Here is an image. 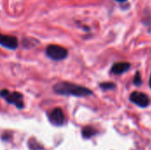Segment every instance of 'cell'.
Masks as SVG:
<instances>
[{"label": "cell", "instance_id": "6da1fadb", "mask_svg": "<svg viewBox=\"0 0 151 150\" xmlns=\"http://www.w3.org/2000/svg\"><path fill=\"white\" fill-rule=\"evenodd\" d=\"M53 90L55 93L62 95H72L77 97H85L93 95V92L85 87L74 83L61 81L54 85Z\"/></svg>", "mask_w": 151, "mask_h": 150}, {"label": "cell", "instance_id": "7a4b0ae2", "mask_svg": "<svg viewBox=\"0 0 151 150\" xmlns=\"http://www.w3.org/2000/svg\"><path fill=\"white\" fill-rule=\"evenodd\" d=\"M0 96L4 98L8 103L14 104L18 109L24 108L23 95L19 92H10L7 89H3L0 91Z\"/></svg>", "mask_w": 151, "mask_h": 150}, {"label": "cell", "instance_id": "3957f363", "mask_svg": "<svg viewBox=\"0 0 151 150\" xmlns=\"http://www.w3.org/2000/svg\"><path fill=\"white\" fill-rule=\"evenodd\" d=\"M46 55L52 60L59 61L65 59L68 56V50L62 46L50 44L46 48Z\"/></svg>", "mask_w": 151, "mask_h": 150}, {"label": "cell", "instance_id": "277c9868", "mask_svg": "<svg viewBox=\"0 0 151 150\" xmlns=\"http://www.w3.org/2000/svg\"><path fill=\"white\" fill-rule=\"evenodd\" d=\"M130 101L134 103L135 105L141 107V108H146L150 104V98L149 96L142 92H133L129 96Z\"/></svg>", "mask_w": 151, "mask_h": 150}, {"label": "cell", "instance_id": "5b68a950", "mask_svg": "<svg viewBox=\"0 0 151 150\" xmlns=\"http://www.w3.org/2000/svg\"><path fill=\"white\" fill-rule=\"evenodd\" d=\"M0 45L6 49L14 50L18 48V45H19L18 39L15 36L6 35V34H3L0 33Z\"/></svg>", "mask_w": 151, "mask_h": 150}, {"label": "cell", "instance_id": "8992f818", "mask_svg": "<svg viewBox=\"0 0 151 150\" xmlns=\"http://www.w3.org/2000/svg\"><path fill=\"white\" fill-rule=\"evenodd\" d=\"M130 68H131L130 63L118 62V63L113 64V65L111 66V72L115 75H120V74H123V73L127 72V71H129Z\"/></svg>", "mask_w": 151, "mask_h": 150}, {"label": "cell", "instance_id": "52a82bcc", "mask_svg": "<svg viewBox=\"0 0 151 150\" xmlns=\"http://www.w3.org/2000/svg\"><path fill=\"white\" fill-rule=\"evenodd\" d=\"M50 120L55 126H61L65 121V117L62 110L60 108L54 109L50 114Z\"/></svg>", "mask_w": 151, "mask_h": 150}, {"label": "cell", "instance_id": "ba28073f", "mask_svg": "<svg viewBox=\"0 0 151 150\" xmlns=\"http://www.w3.org/2000/svg\"><path fill=\"white\" fill-rule=\"evenodd\" d=\"M96 133V131L91 126H86L82 130V135L84 138H90Z\"/></svg>", "mask_w": 151, "mask_h": 150}, {"label": "cell", "instance_id": "9c48e42d", "mask_svg": "<svg viewBox=\"0 0 151 150\" xmlns=\"http://www.w3.org/2000/svg\"><path fill=\"white\" fill-rule=\"evenodd\" d=\"M99 87L104 90V91H108V90H113L116 88V84L113 82H103L100 83Z\"/></svg>", "mask_w": 151, "mask_h": 150}, {"label": "cell", "instance_id": "30bf717a", "mask_svg": "<svg viewBox=\"0 0 151 150\" xmlns=\"http://www.w3.org/2000/svg\"><path fill=\"white\" fill-rule=\"evenodd\" d=\"M133 83H134L135 86H137V87H139V86H141V85L142 84V80L141 72H140L139 71H137V72H135V75H134V77Z\"/></svg>", "mask_w": 151, "mask_h": 150}, {"label": "cell", "instance_id": "8fae6325", "mask_svg": "<svg viewBox=\"0 0 151 150\" xmlns=\"http://www.w3.org/2000/svg\"><path fill=\"white\" fill-rule=\"evenodd\" d=\"M117 2H119V3H124V2H126L127 0H116Z\"/></svg>", "mask_w": 151, "mask_h": 150}, {"label": "cell", "instance_id": "7c38bea8", "mask_svg": "<svg viewBox=\"0 0 151 150\" xmlns=\"http://www.w3.org/2000/svg\"><path fill=\"white\" fill-rule=\"evenodd\" d=\"M150 87L151 88V74H150Z\"/></svg>", "mask_w": 151, "mask_h": 150}]
</instances>
